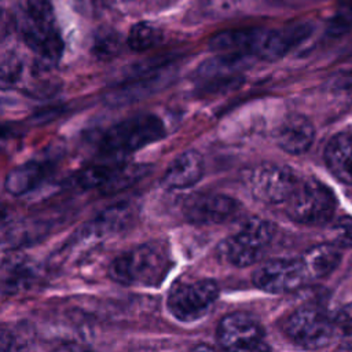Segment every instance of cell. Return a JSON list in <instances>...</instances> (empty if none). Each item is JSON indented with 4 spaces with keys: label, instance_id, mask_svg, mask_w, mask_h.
<instances>
[{
    "label": "cell",
    "instance_id": "1",
    "mask_svg": "<svg viewBox=\"0 0 352 352\" xmlns=\"http://www.w3.org/2000/svg\"><path fill=\"white\" fill-rule=\"evenodd\" d=\"M172 267L166 243L146 242L117 256L109 265V276L125 286L158 287Z\"/></svg>",
    "mask_w": 352,
    "mask_h": 352
},
{
    "label": "cell",
    "instance_id": "2",
    "mask_svg": "<svg viewBox=\"0 0 352 352\" xmlns=\"http://www.w3.org/2000/svg\"><path fill=\"white\" fill-rule=\"evenodd\" d=\"M16 29L25 44L45 63H55L63 51L51 0H22L16 12Z\"/></svg>",
    "mask_w": 352,
    "mask_h": 352
},
{
    "label": "cell",
    "instance_id": "3",
    "mask_svg": "<svg viewBox=\"0 0 352 352\" xmlns=\"http://www.w3.org/2000/svg\"><path fill=\"white\" fill-rule=\"evenodd\" d=\"M165 126L155 114H138L110 126L99 140V151L110 158L131 154L164 138Z\"/></svg>",
    "mask_w": 352,
    "mask_h": 352
},
{
    "label": "cell",
    "instance_id": "4",
    "mask_svg": "<svg viewBox=\"0 0 352 352\" xmlns=\"http://www.w3.org/2000/svg\"><path fill=\"white\" fill-rule=\"evenodd\" d=\"M276 227L261 217L246 220L232 235L219 245V256L235 267H248L257 263L275 236Z\"/></svg>",
    "mask_w": 352,
    "mask_h": 352
},
{
    "label": "cell",
    "instance_id": "5",
    "mask_svg": "<svg viewBox=\"0 0 352 352\" xmlns=\"http://www.w3.org/2000/svg\"><path fill=\"white\" fill-rule=\"evenodd\" d=\"M336 206V195L326 184L316 179H307L300 180L287 199L286 213L296 223L319 226L333 217Z\"/></svg>",
    "mask_w": 352,
    "mask_h": 352
},
{
    "label": "cell",
    "instance_id": "6",
    "mask_svg": "<svg viewBox=\"0 0 352 352\" xmlns=\"http://www.w3.org/2000/svg\"><path fill=\"white\" fill-rule=\"evenodd\" d=\"M219 298V285L202 278L177 282L168 293L166 307L173 318L194 322L204 318Z\"/></svg>",
    "mask_w": 352,
    "mask_h": 352
},
{
    "label": "cell",
    "instance_id": "7",
    "mask_svg": "<svg viewBox=\"0 0 352 352\" xmlns=\"http://www.w3.org/2000/svg\"><path fill=\"white\" fill-rule=\"evenodd\" d=\"M283 331L294 344L319 349L327 346L334 337V318L316 305H304L293 311L285 320Z\"/></svg>",
    "mask_w": 352,
    "mask_h": 352
},
{
    "label": "cell",
    "instance_id": "8",
    "mask_svg": "<svg viewBox=\"0 0 352 352\" xmlns=\"http://www.w3.org/2000/svg\"><path fill=\"white\" fill-rule=\"evenodd\" d=\"M243 177L252 195L270 205L286 204L300 183L293 169L271 162L250 168Z\"/></svg>",
    "mask_w": 352,
    "mask_h": 352
},
{
    "label": "cell",
    "instance_id": "9",
    "mask_svg": "<svg viewBox=\"0 0 352 352\" xmlns=\"http://www.w3.org/2000/svg\"><path fill=\"white\" fill-rule=\"evenodd\" d=\"M309 279L300 258H271L260 264L252 276L256 287L267 293H289Z\"/></svg>",
    "mask_w": 352,
    "mask_h": 352
},
{
    "label": "cell",
    "instance_id": "10",
    "mask_svg": "<svg viewBox=\"0 0 352 352\" xmlns=\"http://www.w3.org/2000/svg\"><path fill=\"white\" fill-rule=\"evenodd\" d=\"M217 342L226 349L257 351L268 349L264 342V329L248 312H231L217 326Z\"/></svg>",
    "mask_w": 352,
    "mask_h": 352
},
{
    "label": "cell",
    "instance_id": "11",
    "mask_svg": "<svg viewBox=\"0 0 352 352\" xmlns=\"http://www.w3.org/2000/svg\"><path fill=\"white\" fill-rule=\"evenodd\" d=\"M239 210V202L220 192H198L183 204V214L188 223L197 226L217 224L232 217Z\"/></svg>",
    "mask_w": 352,
    "mask_h": 352
},
{
    "label": "cell",
    "instance_id": "12",
    "mask_svg": "<svg viewBox=\"0 0 352 352\" xmlns=\"http://www.w3.org/2000/svg\"><path fill=\"white\" fill-rule=\"evenodd\" d=\"M311 30V25L304 22L278 29L261 28L253 55L264 60H276L285 56L293 47L305 40Z\"/></svg>",
    "mask_w": 352,
    "mask_h": 352
},
{
    "label": "cell",
    "instance_id": "13",
    "mask_svg": "<svg viewBox=\"0 0 352 352\" xmlns=\"http://www.w3.org/2000/svg\"><path fill=\"white\" fill-rule=\"evenodd\" d=\"M314 138L315 128L312 122L301 114L286 117L275 131L276 144L283 151L294 155L308 151L314 143Z\"/></svg>",
    "mask_w": 352,
    "mask_h": 352
},
{
    "label": "cell",
    "instance_id": "14",
    "mask_svg": "<svg viewBox=\"0 0 352 352\" xmlns=\"http://www.w3.org/2000/svg\"><path fill=\"white\" fill-rule=\"evenodd\" d=\"M205 170L202 155L195 150H187L179 154L166 168L161 183L169 190H183L197 184Z\"/></svg>",
    "mask_w": 352,
    "mask_h": 352
},
{
    "label": "cell",
    "instance_id": "15",
    "mask_svg": "<svg viewBox=\"0 0 352 352\" xmlns=\"http://www.w3.org/2000/svg\"><path fill=\"white\" fill-rule=\"evenodd\" d=\"M324 161L338 180L352 184V131L340 132L329 140Z\"/></svg>",
    "mask_w": 352,
    "mask_h": 352
},
{
    "label": "cell",
    "instance_id": "16",
    "mask_svg": "<svg viewBox=\"0 0 352 352\" xmlns=\"http://www.w3.org/2000/svg\"><path fill=\"white\" fill-rule=\"evenodd\" d=\"M261 28H242L216 33L208 45L217 54H250L253 55ZM254 56V55H253Z\"/></svg>",
    "mask_w": 352,
    "mask_h": 352
},
{
    "label": "cell",
    "instance_id": "17",
    "mask_svg": "<svg viewBox=\"0 0 352 352\" xmlns=\"http://www.w3.org/2000/svg\"><path fill=\"white\" fill-rule=\"evenodd\" d=\"M51 165L44 161H28L14 168L6 177V190L12 195H22L44 182L50 175Z\"/></svg>",
    "mask_w": 352,
    "mask_h": 352
},
{
    "label": "cell",
    "instance_id": "18",
    "mask_svg": "<svg viewBox=\"0 0 352 352\" xmlns=\"http://www.w3.org/2000/svg\"><path fill=\"white\" fill-rule=\"evenodd\" d=\"M309 279H318L331 274L341 261V252L333 242L320 243L308 249L301 257Z\"/></svg>",
    "mask_w": 352,
    "mask_h": 352
},
{
    "label": "cell",
    "instance_id": "19",
    "mask_svg": "<svg viewBox=\"0 0 352 352\" xmlns=\"http://www.w3.org/2000/svg\"><path fill=\"white\" fill-rule=\"evenodd\" d=\"M34 279V270L30 263L19 257H10L3 261L1 290L3 294H15L28 287Z\"/></svg>",
    "mask_w": 352,
    "mask_h": 352
},
{
    "label": "cell",
    "instance_id": "20",
    "mask_svg": "<svg viewBox=\"0 0 352 352\" xmlns=\"http://www.w3.org/2000/svg\"><path fill=\"white\" fill-rule=\"evenodd\" d=\"M148 170L143 164H117L110 180L100 190L103 194H116L139 182Z\"/></svg>",
    "mask_w": 352,
    "mask_h": 352
},
{
    "label": "cell",
    "instance_id": "21",
    "mask_svg": "<svg viewBox=\"0 0 352 352\" xmlns=\"http://www.w3.org/2000/svg\"><path fill=\"white\" fill-rule=\"evenodd\" d=\"M162 30L157 25L142 21L131 26L126 37V44L131 50L136 52H143L158 45L162 40Z\"/></svg>",
    "mask_w": 352,
    "mask_h": 352
},
{
    "label": "cell",
    "instance_id": "22",
    "mask_svg": "<svg viewBox=\"0 0 352 352\" xmlns=\"http://www.w3.org/2000/svg\"><path fill=\"white\" fill-rule=\"evenodd\" d=\"M131 217H132L131 206L125 204L111 206L95 220V231H98L99 235L120 231L129 223Z\"/></svg>",
    "mask_w": 352,
    "mask_h": 352
},
{
    "label": "cell",
    "instance_id": "23",
    "mask_svg": "<svg viewBox=\"0 0 352 352\" xmlns=\"http://www.w3.org/2000/svg\"><path fill=\"white\" fill-rule=\"evenodd\" d=\"M122 48L121 37L114 30H100L96 33L92 44L94 55L100 60H110L116 58Z\"/></svg>",
    "mask_w": 352,
    "mask_h": 352
},
{
    "label": "cell",
    "instance_id": "24",
    "mask_svg": "<svg viewBox=\"0 0 352 352\" xmlns=\"http://www.w3.org/2000/svg\"><path fill=\"white\" fill-rule=\"evenodd\" d=\"M334 337L342 348L352 349V302L344 305L334 316Z\"/></svg>",
    "mask_w": 352,
    "mask_h": 352
},
{
    "label": "cell",
    "instance_id": "25",
    "mask_svg": "<svg viewBox=\"0 0 352 352\" xmlns=\"http://www.w3.org/2000/svg\"><path fill=\"white\" fill-rule=\"evenodd\" d=\"M330 238L338 248H352V217H338L330 227Z\"/></svg>",
    "mask_w": 352,
    "mask_h": 352
},
{
    "label": "cell",
    "instance_id": "26",
    "mask_svg": "<svg viewBox=\"0 0 352 352\" xmlns=\"http://www.w3.org/2000/svg\"><path fill=\"white\" fill-rule=\"evenodd\" d=\"M334 88V91L341 96V100L352 103V76H346L338 80Z\"/></svg>",
    "mask_w": 352,
    "mask_h": 352
},
{
    "label": "cell",
    "instance_id": "27",
    "mask_svg": "<svg viewBox=\"0 0 352 352\" xmlns=\"http://www.w3.org/2000/svg\"><path fill=\"white\" fill-rule=\"evenodd\" d=\"M337 19H342V26H345V21L348 22L349 19H352V1L346 6V10L342 15H340Z\"/></svg>",
    "mask_w": 352,
    "mask_h": 352
}]
</instances>
